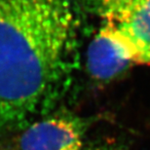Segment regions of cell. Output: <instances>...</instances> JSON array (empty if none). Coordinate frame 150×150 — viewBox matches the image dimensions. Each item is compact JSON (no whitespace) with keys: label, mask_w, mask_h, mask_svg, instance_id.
<instances>
[{"label":"cell","mask_w":150,"mask_h":150,"mask_svg":"<svg viewBox=\"0 0 150 150\" xmlns=\"http://www.w3.org/2000/svg\"><path fill=\"white\" fill-rule=\"evenodd\" d=\"M78 0H0V137L58 108L77 64Z\"/></svg>","instance_id":"cell-1"},{"label":"cell","mask_w":150,"mask_h":150,"mask_svg":"<svg viewBox=\"0 0 150 150\" xmlns=\"http://www.w3.org/2000/svg\"><path fill=\"white\" fill-rule=\"evenodd\" d=\"M100 28L134 64H150V0H86Z\"/></svg>","instance_id":"cell-2"},{"label":"cell","mask_w":150,"mask_h":150,"mask_svg":"<svg viewBox=\"0 0 150 150\" xmlns=\"http://www.w3.org/2000/svg\"><path fill=\"white\" fill-rule=\"evenodd\" d=\"M100 119L59 106L7 137L2 150H83L88 133Z\"/></svg>","instance_id":"cell-3"},{"label":"cell","mask_w":150,"mask_h":150,"mask_svg":"<svg viewBox=\"0 0 150 150\" xmlns=\"http://www.w3.org/2000/svg\"><path fill=\"white\" fill-rule=\"evenodd\" d=\"M133 65L125 51L98 28L87 51L86 67L92 79L98 83H109Z\"/></svg>","instance_id":"cell-4"},{"label":"cell","mask_w":150,"mask_h":150,"mask_svg":"<svg viewBox=\"0 0 150 150\" xmlns=\"http://www.w3.org/2000/svg\"><path fill=\"white\" fill-rule=\"evenodd\" d=\"M83 150H130L127 142L121 137L101 134L88 139Z\"/></svg>","instance_id":"cell-5"}]
</instances>
